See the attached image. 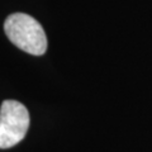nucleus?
<instances>
[{
    "label": "nucleus",
    "instance_id": "obj_1",
    "mask_svg": "<svg viewBox=\"0 0 152 152\" xmlns=\"http://www.w3.org/2000/svg\"><path fill=\"white\" fill-rule=\"evenodd\" d=\"M7 37L19 50L29 55L42 56L47 51V37L43 27L26 13L10 14L4 22Z\"/></svg>",
    "mask_w": 152,
    "mask_h": 152
},
{
    "label": "nucleus",
    "instance_id": "obj_2",
    "mask_svg": "<svg viewBox=\"0 0 152 152\" xmlns=\"http://www.w3.org/2000/svg\"><path fill=\"white\" fill-rule=\"evenodd\" d=\"M29 128V113L22 103L4 100L0 108V148L18 145Z\"/></svg>",
    "mask_w": 152,
    "mask_h": 152
}]
</instances>
